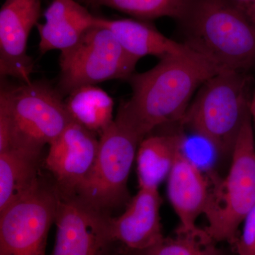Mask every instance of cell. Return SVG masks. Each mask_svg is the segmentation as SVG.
I'll use <instances>...</instances> for the list:
<instances>
[{
  "label": "cell",
  "mask_w": 255,
  "mask_h": 255,
  "mask_svg": "<svg viewBox=\"0 0 255 255\" xmlns=\"http://www.w3.org/2000/svg\"><path fill=\"white\" fill-rule=\"evenodd\" d=\"M254 90L251 73L220 72L199 87L181 124L209 142L220 157H231L251 115Z\"/></svg>",
  "instance_id": "cell-3"
},
{
  "label": "cell",
  "mask_w": 255,
  "mask_h": 255,
  "mask_svg": "<svg viewBox=\"0 0 255 255\" xmlns=\"http://www.w3.org/2000/svg\"><path fill=\"white\" fill-rule=\"evenodd\" d=\"M209 179L184 153L179 152L167 177V194L179 220L176 234H201L196 221L205 214L209 201Z\"/></svg>",
  "instance_id": "cell-13"
},
{
  "label": "cell",
  "mask_w": 255,
  "mask_h": 255,
  "mask_svg": "<svg viewBox=\"0 0 255 255\" xmlns=\"http://www.w3.org/2000/svg\"><path fill=\"white\" fill-rule=\"evenodd\" d=\"M41 155L17 147L0 152V212L38 187Z\"/></svg>",
  "instance_id": "cell-17"
},
{
  "label": "cell",
  "mask_w": 255,
  "mask_h": 255,
  "mask_svg": "<svg viewBox=\"0 0 255 255\" xmlns=\"http://www.w3.org/2000/svg\"><path fill=\"white\" fill-rule=\"evenodd\" d=\"M255 26V0H227Z\"/></svg>",
  "instance_id": "cell-22"
},
{
  "label": "cell",
  "mask_w": 255,
  "mask_h": 255,
  "mask_svg": "<svg viewBox=\"0 0 255 255\" xmlns=\"http://www.w3.org/2000/svg\"><path fill=\"white\" fill-rule=\"evenodd\" d=\"M161 198L157 189L139 187L126 206L123 214L111 217L114 243H118L131 253L147 251L164 239L159 209Z\"/></svg>",
  "instance_id": "cell-12"
},
{
  "label": "cell",
  "mask_w": 255,
  "mask_h": 255,
  "mask_svg": "<svg viewBox=\"0 0 255 255\" xmlns=\"http://www.w3.org/2000/svg\"><path fill=\"white\" fill-rule=\"evenodd\" d=\"M59 194L38 187L0 212V255H46L48 233L55 222Z\"/></svg>",
  "instance_id": "cell-8"
},
{
  "label": "cell",
  "mask_w": 255,
  "mask_h": 255,
  "mask_svg": "<svg viewBox=\"0 0 255 255\" xmlns=\"http://www.w3.org/2000/svg\"><path fill=\"white\" fill-rule=\"evenodd\" d=\"M97 135L73 122L49 145L45 164L62 196L76 195L90 175L98 152Z\"/></svg>",
  "instance_id": "cell-10"
},
{
  "label": "cell",
  "mask_w": 255,
  "mask_h": 255,
  "mask_svg": "<svg viewBox=\"0 0 255 255\" xmlns=\"http://www.w3.org/2000/svg\"><path fill=\"white\" fill-rule=\"evenodd\" d=\"M177 21L182 43L221 71H255V26L227 0H192Z\"/></svg>",
  "instance_id": "cell-2"
},
{
  "label": "cell",
  "mask_w": 255,
  "mask_h": 255,
  "mask_svg": "<svg viewBox=\"0 0 255 255\" xmlns=\"http://www.w3.org/2000/svg\"><path fill=\"white\" fill-rule=\"evenodd\" d=\"M224 178L210 176L205 231L216 242L236 245L238 229L255 206V140L251 115L247 118Z\"/></svg>",
  "instance_id": "cell-4"
},
{
  "label": "cell",
  "mask_w": 255,
  "mask_h": 255,
  "mask_svg": "<svg viewBox=\"0 0 255 255\" xmlns=\"http://www.w3.org/2000/svg\"><path fill=\"white\" fill-rule=\"evenodd\" d=\"M185 137L180 130L147 135L136 154L139 187L157 189L168 177L174 162L184 150Z\"/></svg>",
  "instance_id": "cell-16"
},
{
  "label": "cell",
  "mask_w": 255,
  "mask_h": 255,
  "mask_svg": "<svg viewBox=\"0 0 255 255\" xmlns=\"http://www.w3.org/2000/svg\"><path fill=\"white\" fill-rule=\"evenodd\" d=\"M99 140L93 168L76 196L108 212L130 201L128 181L141 140L117 119Z\"/></svg>",
  "instance_id": "cell-7"
},
{
  "label": "cell",
  "mask_w": 255,
  "mask_h": 255,
  "mask_svg": "<svg viewBox=\"0 0 255 255\" xmlns=\"http://www.w3.org/2000/svg\"><path fill=\"white\" fill-rule=\"evenodd\" d=\"M43 16L45 23L36 25L42 54L71 48L95 26L97 17L77 0H53Z\"/></svg>",
  "instance_id": "cell-14"
},
{
  "label": "cell",
  "mask_w": 255,
  "mask_h": 255,
  "mask_svg": "<svg viewBox=\"0 0 255 255\" xmlns=\"http://www.w3.org/2000/svg\"><path fill=\"white\" fill-rule=\"evenodd\" d=\"M41 0H5L0 9V73L23 83L31 82L33 61L28 36L41 15Z\"/></svg>",
  "instance_id": "cell-11"
},
{
  "label": "cell",
  "mask_w": 255,
  "mask_h": 255,
  "mask_svg": "<svg viewBox=\"0 0 255 255\" xmlns=\"http://www.w3.org/2000/svg\"><path fill=\"white\" fill-rule=\"evenodd\" d=\"M221 72L198 54L159 60L128 80L131 97L119 106L117 119L140 140L159 128L182 123L196 90Z\"/></svg>",
  "instance_id": "cell-1"
},
{
  "label": "cell",
  "mask_w": 255,
  "mask_h": 255,
  "mask_svg": "<svg viewBox=\"0 0 255 255\" xmlns=\"http://www.w3.org/2000/svg\"><path fill=\"white\" fill-rule=\"evenodd\" d=\"M96 23L108 28L124 49L139 60L147 55H153L161 60L194 53L184 43L164 36L147 21L134 18L97 17Z\"/></svg>",
  "instance_id": "cell-15"
},
{
  "label": "cell",
  "mask_w": 255,
  "mask_h": 255,
  "mask_svg": "<svg viewBox=\"0 0 255 255\" xmlns=\"http://www.w3.org/2000/svg\"><path fill=\"white\" fill-rule=\"evenodd\" d=\"M235 246L238 255H255V206L243 221V232Z\"/></svg>",
  "instance_id": "cell-21"
},
{
  "label": "cell",
  "mask_w": 255,
  "mask_h": 255,
  "mask_svg": "<svg viewBox=\"0 0 255 255\" xmlns=\"http://www.w3.org/2000/svg\"><path fill=\"white\" fill-rule=\"evenodd\" d=\"M138 61L124 49L108 28L96 23L76 44L60 51L57 90L63 97H68L82 87L128 80L135 73Z\"/></svg>",
  "instance_id": "cell-6"
},
{
  "label": "cell",
  "mask_w": 255,
  "mask_h": 255,
  "mask_svg": "<svg viewBox=\"0 0 255 255\" xmlns=\"http://www.w3.org/2000/svg\"><path fill=\"white\" fill-rule=\"evenodd\" d=\"M65 102L74 122L96 135L100 136L113 123V99L95 85L80 87Z\"/></svg>",
  "instance_id": "cell-18"
},
{
  "label": "cell",
  "mask_w": 255,
  "mask_h": 255,
  "mask_svg": "<svg viewBox=\"0 0 255 255\" xmlns=\"http://www.w3.org/2000/svg\"><path fill=\"white\" fill-rule=\"evenodd\" d=\"M205 231V230H204ZM135 255H223L216 242L206 231L201 234H176L164 238L158 244L147 251L130 253Z\"/></svg>",
  "instance_id": "cell-20"
},
{
  "label": "cell",
  "mask_w": 255,
  "mask_h": 255,
  "mask_svg": "<svg viewBox=\"0 0 255 255\" xmlns=\"http://www.w3.org/2000/svg\"><path fill=\"white\" fill-rule=\"evenodd\" d=\"M110 220L107 211L79 196L59 194L54 222L56 239L50 255H107L115 243Z\"/></svg>",
  "instance_id": "cell-9"
},
{
  "label": "cell",
  "mask_w": 255,
  "mask_h": 255,
  "mask_svg": "<svg viewBox=\"0 0 255 255\" xmlns=\"http://www.w3.org/2000/svg\"><path fill=\"white\" fill-rule=\"evenodd\" d=\"M0 96L6 100L11 121L10 147L42 152L74 122L63 96L45 80L20 86L1 81ZM9 148V147H8Z\"/></svg>",
  "instance_id": "cell-5"
},
{
  "label": "cell",
  "mask_w": 255,
  "mask_h": 255,
  "mask_svg": "<svg viewBox=\"0 0 255 255\" xmlns=\"http://www.w3.org/2000/svg\"><path fill=\"white\" fill-rule=\"evenodd\" d=\"M82 4L107 6L130 15L134 18L149 21L169 17L179 21L192 0H78Z\"/></svg>",
  "instance_id": "cell-19"
},
{
  "label": "cell",
  "mask_w": 255,
  "mask_h": 255,
  "mask_svg": "<svg viewBox=\"0 0 255 255\" xmlns=\"http://www.w3.org/2000/svg\"><path fill=\"white\" fill-rule=\"evenodd\" d=\"M133 255V254H130V255Z\"/></svg>",
  "instance_id": "cell-24"
},
{
  "label": "cell",
  "mask_w": 255,
  "mask_h": 255,
  "mask_svg": "<svg viewBox=\"0 0 255 255\" xmlns=\"http://www.w3.org/2000/svg\"><path fill=\"white\" fill-rule=\"evenodd\" d=\"M250 112H251L252 121H253V123H254L255 127V88L251 99Z\"/></svg>",
  "instance_id": "cell-23"
}]
</instances>
